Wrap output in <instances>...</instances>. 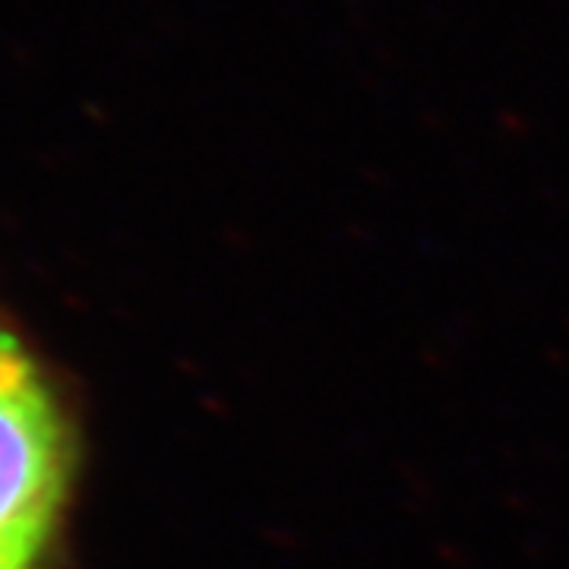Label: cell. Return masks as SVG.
<instances>
[{
  "instance_id": "6da1fadb",
  "label": "cell",
  "mask_w": 569,
  "mask_h": 569,
  "mask_svg": "<svg viewBox=\"0 0 569 569\" xmlns=\"http://www.w3.org/2000/svg\"><path fill=\"white\" fill-rule=\"evenodd\" d=\"M70 433L13 336L0 332V541L51 535L70 481Z\"/></svg>"
},
{
  "instance_id": "7a4b0ae2",
  "label": "cell",
  "mask_w": 569,
  "mask_h": 569,
  "mask_svg": "<svg viewBox=\"0 0 569 569\" xmlns=\"http://www.w3.org/2000/svg\"><path fill=\"white\" fill-rule=\"evenodd\" d=\"M48 535H20L0 541V569H32L39 563Z\"/></svg>"
}]
</instances>
